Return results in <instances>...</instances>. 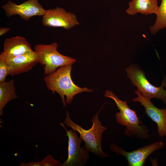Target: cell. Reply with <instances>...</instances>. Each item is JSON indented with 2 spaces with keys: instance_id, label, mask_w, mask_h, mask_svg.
<instances>
[{
  "instance_id": "6da1fadb",
  "label": "cell",
  "mask_w": 166,
  "mask_h": 166,
  "mask_svg": "<svg viewBox=\"0 0 166 166\" xmlns=\"http://www.w3.org/2000/svg\"><path fill=\"white\" fill-rule=\"evenodd\" d=\"M72 65L61 66L54 72L45 75L43 78L47 88L53 93L59 94L63 106L65 107L67 104L71 103L76 94L93 91L87 88L80 87L74 83L71 75Z\"/></svg>"
},
{
  "instance_id": "7a4b0ae2",
  "label": "cell",
  "mask_w": 166,
  "mask_h": 166,
  "mask_svg": "<svg viewBox=\"0 0 166 166\" xmlns=\"http://www.w3.org/2000/svg\"><path fill=\"white\" fill-rule=\"evenodd\" d=\"M104 96L112 99L115 101L120 112L115 114L116 122L125 126L124 133L130 138H136L145 140L150 136L147 126L142 123L137 116L136 112L131 109L127 101L119 99L111 91H105Z\"/></svg>"
},
{
  "instance_id": "3957f363",
  "label": "cell",
  "mask_w": 166,
  "mask_h": 166,
  "mask_svg": "<svg viewBox=\"0 0 166 166\" xmlns=\"http://www.w3.org/2000/svg\"><path fill=\"white\" fill-rule=\"evenodd\" d=\"M103 106L91 119L92 123L91 127L89 129H84L70 119L68 112L66 110V117L64 123L73 129L77 131L85 143V148L89 152L103 158H107L108 154L105 153L102 149V136L107 128L102 125L99 121L98 115Z\"/></svg>"
},
{
  "instance_id": "277c9868",
  "label": "cell",
  "mask_w": 166,
  "mask_h": 166,
  "mask_svg": "<svg viewBox=\"0 0 166 166\" xmlns=\"http://www.w3.org/2000/svg\"><path fill=\"white\" fill-rule=\"evenodd\" d=\"M58 45L53 42L49 44L36 45L34 50L38 54L39 63L44 66L45 75L55 72L59 67L73 64L76 60L71 57L61 54L57 50Z\"/></svg>"
},
{
  "instance_id": "5b68a950",
  "label": "cell",
  "mask_w": 166,
  "mask_h": 166,
  "mask_svg": "<svg viewBox=\"0 0 166 166\" xmlns=\"http://www.w3.org/2000/svg\"><path fill=\"white\" fill-rule=\"evenodd\" d=\"M125 70L131 83L136 87L143 96L150 100L154 98L160 99L166 104V90L161 86L156 87L149 82L144 71L138 65L132 64Z\"/></svg>"
},
{
  "instance_id": "8992f818",
  "label": "cell",
  "mask_w": 166,
  "mask_h": 166,
  "mask_svg": "<svg viewBox=\"0 0 166 166\" xmlns=\"http://www.w3.org/2000/svg\"><path fill=\"white\" fill-rule=\"evenodd\" d=\"M60 124L66 131L68 138V157L62 164V166H82L87 163L89 158V152L85 147H81L83 140L79 137L76 131L73 129L68 130L61 122Z\"/></svg>"
},
{
  "instance_id": "52a82bcc",
  "label": "cell",
  "mask_w": 166,
  "mask_h": 166,
  "mask_svg": "<svg viewBox=\"0 0 166 166\" xmlns=\"http://www.w3.org/2000/svg\"><path fill=\"white\" fill-rule=\"evenodd\" d=\"M165 143L161 140L147 144L144 146L128 152L115 144L111 145L112 151L116 155H122L125 157L129 166H143L145 161L152 153L164 146Z\"/></svg>"
},
{
  "instance_id": "ba28073f",
  "label": "cell",
  "mask_w": 166,
  "mask_h": 166,
  "mask_svg": "<svg viewBox=\"0 0 166 166\" xmlns=\"http://www.w3.org/2000/svg\"><path fill=\"white\" fill-rule=\"evenodd\" d=\"M42 22L45 26L61 27L66 30L79 24L75 14L58 7L45 10Z\"/></svg>"
},
{
  "instance_id": "9c48e42d",
  "label": "cell",
  "mask_w": 166,
  "mask_h": 166,
  "mask_svg": "<svg viewBox=\"0 0 166 166\" xmlns=\"http://www.w3.org/2000/svg\"><path fill=\"white\" fill-rule=\"evenodd\" d=\"M2 8L7 17L18 15L25 21L34 16H42L45 11L38 0H29L19 5L9 1L2 6Z\"/></svg>"
},
{
  "instance_id": "30bf717a",
  "label": "cell",
  "mask_w": 166,
  "mask_h": 166,
  "mask_svg": "<svg viewBox=\"0 0 166 166\" xmlns=\"http://www.w3.org/2000/svg\"><path fill=\"white\" fill-rule=\"evenodd\" d=\"M137 96L132 101L138 102L143 106L145 114L157 126V132L161 137L166 136V109H159L155 106L148 99L143 96L137 90H135Z\"/></svg>"
},
{
  "instance_id": "8fae6325",
  "label": "cell",
  "mask_w": 166,
  "mask_h": 166,
  "mask_svg": "<svg viewBox=\"0 0 166 166\" xmlns=\"http://www.w3.org/2000/svg\"><path fill=\"white\" fill-rule=\"evenodd\" d=\"M9 75L11 76L27 72L37 63L39 59L35 51L7 59Z\"/></svg>"
},
{
  "instance_id": "7c38bea8",
  "label": "cell",
  "mask_w": 166,
  "mask_h": 166,
  "mask_svg": "<svg viewBox=\"0 0 166 166\" xmlns=\"http://www.w3.org/2000/svg\"><path fill=\"white\" fill-rule=\"evenodd\" d=\"M2 52L7 59L33 51L26 38L20 35L6 38L4 42Z\"/></svg>"
},
{
  "instance_id": "4fadbf2b",
  "label": "cell",
  "mask_w": 166,
  "mask_h": 166,
  "mask_svg": "<svg viewBox=\"0 0 166 166\" xmlns=\"http://www.w3.org/2000/svg\"><path fill=\"white\" fill-rule=\"evenodd\" d=\"M128 5V7L126 12L131 15L138 13L144 15L156 14L159 7L157 0H132Z\"/></svg>"
},
{
  "instance_id": "5bb4252c",
  "label": "cell",
  "mask_w": 166,
  "mask_h": 166,
  "mask_svg": "<svg viewBox=\"0 0 166 166\" xmlns=\"http://www.w3.org/2000/svg\"><path fill=\"white\" fill-rule=\"evenodd\" d=\"M17 97L13 79L0 82V116L3 114V109L6 104Z\"/></svg>"
},
{
  "instance_id": "9a60e30c",
  "label": "cell",
  "mask_w": 166,
  "mask_h": 166,
  "mask_svg": "<svg viewBox=\"0 0 166 166\" xmlns=\"http://www.w3.org/2000/svg\"><path fill=\"white\" fill-rule=\"evenodd\" d=\"M156 15L155 22L149 29L151 33L153 35H155L159 30L166 27V0H161Z\"/></svg>"
},
{
  "instance_id": "2e32d148",
  "label": "cell",
  "mask_w": 166,
  "mask_h": 166,
  "mask_svg": "<svg viewBox=\"0 0 166 166\" xmlns=\"http://www.w3.org/2000/svg\"><path fill=\"white\" fill-rule=\"evenodd\" d=\"M9 75L7 59L2 52L0 54V82L5 81Z\"/></svg>"
},
{
  "instance_id": "e0dca14e",
  "label": "cell",
  "mask_w": 166,
  "mask_h": 166,
  "mask_svg": "<svg viewBox=\"0 0 166 166\" xmlns=\"http://www.w3.org/2000/svg\"><path fill=\"white\" fill-rule=\"evenodd\" d=\"M41 161L42 166H62V164L55 160L51 155H47Z\"/></svg>"
},
{
  "instance_id": "ac0fdd59",
  "label": "cell",
  "mask_w": 166,
  "mask_h": 166,
  "mask_svg": "<svg viewBox=\"0 0 166 166\" xmlns=\"http://www.w3.org/2000/svg\"><path fill=\"white\" fill-rule=\"evenodd\" d=\"M19 166H42L41 161L22 162Z\"/></svg>"
},
{
  "instance_id": "d6986e66",
  "label": "cell",
  "mask_w": 166,
  "mask_h": 166,
  "mask_svg": "<svg viewBox=\"0 0 166 166\" xmlns=\"http://www.w3.org/2000/svg\"><path fill=\"white\" fill-rule=\"evenodd\" d=\"M10 28L2 27L0 28V36H2L7 33L10 30Z\"/></svg>"
},
{
  "instance_id": "ffe728a7",
  "label": "cell",
  "mask_w": 166,
  "mask_h": 166,
  "mask_svg": "<svg viewBox=\"0 0 166 166\" xmlns=\"http://www.w3.org/2000/svg\"><path fill=\"white\" fill-rule=\"evenodd\" d=\"M161 86L166 90V74L164 76L161 83Z\"/></svg>"
}]
</instances>
